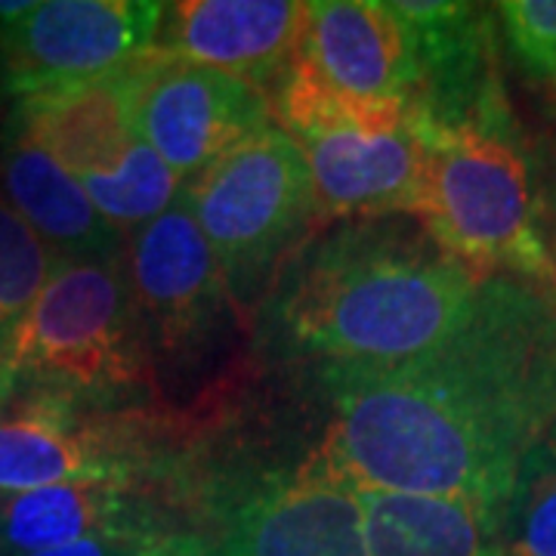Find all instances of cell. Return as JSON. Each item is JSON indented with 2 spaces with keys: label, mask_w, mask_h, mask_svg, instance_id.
<instances>
[{
  "label": "cell",
  "mask_w": 556,
  "mask_h": 556,
  "mask_svg": "<svg viewBox=\"0 0 556 556\" xmlns=\"http://www.w3.org/2000/svg\"><path fill=\"white\" fill-rule=\"evenodd\" d=\"M334 417L309 470L356 492L504 510L522 455L556 424V300L522 278L482 281L433 353L383 371H325Z\"/></svg>",
  "instance_id": "1"
},
{
  "label": "cell",
  "mask_w": 556,
  "mask_h": 556,
  "mask_svg": "<svg viewBox=\"0 0 556 556\" xmlns=\"http://www.w3.org/2000/svg\"><path fill=\"white\" fill-rule=\"evenodd\" d=\"M482 281L412 223L358 219L306 251L281 288L278 321L325 371H383L452 338Z\"/></svg>",
  "instance_id": "2"
},
{
  "label": "cell",
  "mask_w": 556,
  "mask_h": 556,
  "mask_svg": "<svg viewBox=\"0 0 556 556\" xmlns=\"http://www.w3.org/2000/svg\"><path fill=\"white\" fill-rule=\"evenodd\" d=\"M146 328L121 257L60 260L0 356V408L25 396L102 402L149 375Z\"/></svg>",
  "instance_id": "3"
},
{
  "label": "cell",
  "mask_w": 556,
  "mask_h": 556,
  "mask_svg": "<svg viewBox=\"0 0 556 556\" xmlns=\"http://www.w3.org/2000/svg\"><path fill=\"white\" fill-rule=\"evenodd\" d=\"M514 130L439 127L430 142L420 229L479 278L510 276L556 300V260Z\"/></svg>",
  "instance_id": "4"
},
{
  "label": "cell",
  "mask_w": 556,
  "mask_h": 556,
  "mask_svg": "<svg viewBox=\"0 0 556 556\" xmlns=\"http://www.w3.org/2000/svg\"><path fill=\"white\" fill-rule=\"evenodd\" d=\"M229 285L263 273L313 229V182L298 139L278 124L219 155L182 186Z\"/></svg>",
  "instance_id": "5"
},
{
  "label": "cell",
  "mask_w": 556,
  "mask_h": 556,
  "mask_svg": "<svg viewBox=\"0 0 556 556\" xmlns=\"http://www.w3.org/2000/svg\"><path fill=\"white\" fill-rule=\"evenodd\" d=\"M130 121L182 186L239 142L273 127V102L254 84L149 47L127 62Z\"/></svg>",
  "instance_id": "6"
},
{
  "label": "cell",
  "mask_w": 556,
  "mask_h": 556,
  "mask_svg": "<svg viewBox=\"0 0 556 556\" xmlns=\"http://www.w3.org/2000/svg\"><path fill=\"white\" fill-rule=\"evenodd\" d=\"M437 124L420 109L300 134L313 182V229L331 223L415 217Z\"/></svg>",
  "instance_id": "7"
},
{
  "label": "cell",
  "mask_w": 556,
  "mask_h": 556,
  "mask_svg": "<svg viewBox=\"0 0 556 556\" xmlns=\"http://www.w3.org/2000/svg\"><path fill=\"white\" fill-rule=\"evenodd\" d=\"M155 439L142 415H84L65 399H16V408H0V495L146 477Z\"/></svg>",
  "instance_id": "8"
},
{
  "label": "cell",
  "mask_w": 556,
  "mask_h": 556,
  "mask_svg": "<svg viewBox=\"0 0 556 556\" xmlns=\"http://www.w3.org/2000/svg\"><path fill=\"white\" fill-rule=\"evenodd\" d=\"M164 3L43 0L0 35V68L16 97L100 78L155 47Z\"/></svg>",
  "instance_id": "9"
},
{
  "label": "cell",
  "mask_w": 556,
  "mask_h": 556,
  "mask_svg": "<svg viewBox=\"0 0 556 556\" xmlns=\"http://www.w3.org/2000/svg\"><path fill=\"white\" fill-rule=\"evenodd\" d=\"M121 266L142 328L164 353L192 346L219 316L229 288L186 192L127 239Z\"/></svg>",
  "instance_id": "10"
},
{
  "label": "cell",
  "mask_w": 556,
  "mask_h": 556,
  "mask_svg": "<svg viewBox=\"0 0 556 556\" xmlns=\"http://www.w3.org/2000/svg\"><path fill=\"white\" fill-rule=\"evenodd\" d=\"M291 72L338 97L405 100L417 105V35L393 3H306V25Z\"/></svg>",
  "instance_id": "11"
},
{
  "label": "cell",
  "mask_w": 556,
  "mask_h": 556,
  "mask_svg": "<svg viewBox=\"0 0 556 556\" xmlns=\"http://www.w3.org/2000/svg\"><path fill=\"white\" fill-rule=\"evenodd\" d=\"M393 7L417 35V109L439 127L514 130L495 72L492 10L439 0H402Z\"/></svg>",
  "instance_id": "12"
},
{
  "label": "cell",
  "mask_w": 556,
  "mask_h": 556,
  "mask_svg": "<svg viewBox=\"0 0 556 556\" xmlns=\"http://www.w3.org/2000/svg\"><path fill=\"white\" fill-rule=\"evenodd\" d=\"M306 25L298 0L164 3L155 47L254 84L269 97L294 65Z\"/></svg>",
  "instance_id": "13"
},
{
  "label": "cell",
  "mask_w": 556,
  "mask_h": 556,
  "mask_svg": "<svg viewBox=\"0 0 556 556\" xmlns=\"http://www.w3.org/2000/svg\"><path fill=\"white\" fill-rule=\"evenodd\" d=\"M201 556H365L358 492L303 467L291 482L248 497Z\"/></svg>",
  "instance_id": "14"
},
{
  "label": "cell",
  "mask_w": 556,
  "mask_h": 556,
  "mask_svg": "<svg viewBox=\"0 0 556 556\" xmlns=\"http://www.w3.org/2000/svg\"><path fill=\"white\" fill-rule=\"evenodd\" d=\"M84 538L177 535H167L149 507L146 477L84 479L0 495V556L43 554Z\"/></svg>",
  "instance_id": "15"
},
{
  "label": "cell",
  "mask_w": 556,
  "mask_h": 556,
  "mask_svg": "<svg viewBox=\"0 0 556 556\" xmlns=\"http://www.w3.org/2000/svg\"><path fill=\"white\" fill-rule=\"evenodd\" d=\"M127 62L100 78L20 97L10 124L60 161L72 177L115 170L139 139L130 121Z\"/></svg>",
  "instance_id": "16"
},
{
  "label": "cell",
  "mask_w": 556,
  "mask_h": 556,
  "mask_svg": "<svg viewBox=\"0 0 556 556\" xmlns=\"http://www.w3.org/2000/svg\"><path fill=\"white\" fill-rule=\"evenodd\" d=\"M3 199L60 260L121 257V236L60 161L7 124L0 152Z\"/></svg>",
  "instance_id": "17"
},
{
  "label": "cell",
  "mask_w": 556,
  "mask_h": 556,
  "mask_svg": "<svg viewBox=\"0 0 556 556\" xmlns=\"http://www.w3.org/2000/svg\"><path fill=\"white\" fill-rule=\"evenodd\" d=\"M365 556H507L504 510L477 501L358 492Z\"/></svg>",
  "instance_id": "18"
},
{
  "label": "cell",
  "mask_w": 556,
  "mask_h": 556,
  "mask_svg": "<svg viewBox=\"0 0 556 556\" xmlns=\"http://www.w3.org/2000/svg\"><path fill=\"white\" fill-rule=\"evenodd\" d=\"M78 182L97 204L100 217L127 239L146 223L161 217L182 192V179L142 139L134 142V149L115 170L84 177Z\"/></svg>",
  "instance_id": "19"
},
{
  "label": "cell",
  "mask_w": 556,
  "mask_h": 556,
  "mask_svg": "<svg viewBox=\"0 0 556 556\" xmlns=\"http://www.w3.org/2000/svg\"><path fill=\"white\" fill-rule=\"evenodd\" d=\"M507 556H556V424L522 455L504 507Z\"/></svg>",
  "instance_id": "20"
},
{
  "label": "cell",
  "mask_w": 556,
  "mask_h": 556,
  "mask_svg": "<svg viewBox=\"0 0 556 556\" xmlns=\"http://www.w3.org/2000/svg\"><path fill=\"white\" fill-rule=\"evenodd\" d=\"M60 257L0 195V356L47 288Z\"/></svg>",
  "instance_id": "21"
},
{
  "label": "cell",
  "mask_w": 556,
  "mask_h": 556,
  "mask_svg": "<svg viewBox=\"0 0 556 556\" xmlns=\"http://www.w3.org/2000/svg\"><path fill=\"white\" fill-rule=\"evenodd\" d=\"M495 13L519 68L556 84V0H504Z\"/></svg>",
  "instance_id": "22"
},
{
  "label": "cell",
  "mask_w": 556,
  "mask_h": 556,
  "mask_svg": "<svg viewBox=\"0 0 556 556\" xmlns=\"http://www.w3.org/2000/svg\"><path fill=\"white\" fill-rule=\"evenodd\" d=\"M199 544L192 541H155V538H84L56 551L31 556H199Z\"/></svg>",
  "instance_id": "23"
},
{
  "label": "cell",
  "mask_w": 556,
  "mask_h": 556,
  "mask_svg": "<svg viewBox=\"0 0 556 556\" xmlns=\"http://www.w3.org/2000/svg\"><path fill=\"white\" fill-rule=\"evenodd\" d=\"M28 7L31 3H25V0H0V35L20 22L28 13Z\"/></svg>",
  "instance_id": "24"
},
{
  "label": "cell",
  "mask_w": 556,
  "mask_h": 556,
  "mask_svg": "<svg viewBox=\"0 0 556 556\" xmlns=\"http://www.w3.org/2000/svg\"><path fill=\"white\" fill-rule=\"evenodd\" d=\"M547 226H544V236H547V244H551V254L556 260V182L554 189H551V199H547Z\"/></svg>",
  "instance_id": "25"
}]
</instances>
